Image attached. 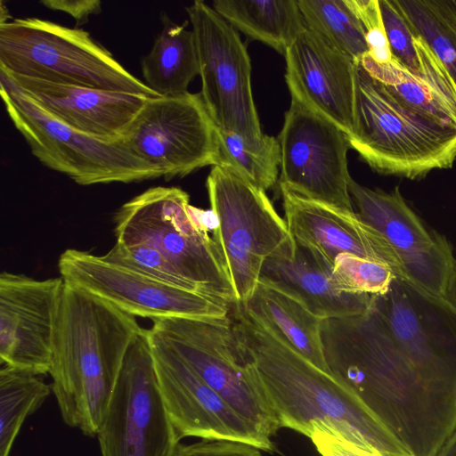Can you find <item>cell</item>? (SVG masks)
Returning a JSON list of instances; mask_svg holds the SVG:
<instances>
[{"label": "cell", "instance_id": "obj_1", "mask_svg": "<svg viewBox=\"0 0 456 456\" xmlns=\"http://www.w3.org/2000/svg\"><path fill=\"white\" fill-rule=\"evenodd\" d=\"M330 373L412 456H436L456 428V401L430 388L395 346L372 309L323 320Z\"/></svg>", "mask_w": 456, "mask_h": 456}, {"label": "cell", "instance_id": "obj_2", "mask_svg": "<svg viewBox=\"0 0 456 456\" xmlns=\"http://www.w3.org/2000/svg\"><path fill=\"white\" fill-rule=\"evenodd\" d=\"M230 315L245 362L281 428L309 438L326 431L384 456H412L349 388L298 354L243 304H232Z\"/></svg>", "mask_w": 456, "mask_h": 456}, {"label": "cell", "instance_id": "obj_3", "mask_svg": "<svg viewBox=\"0 0 456 456\" xmlns=\"http://www.w3.org/2000/svg\"><path fill=\"white\" fill-rule=\"evenodd\" d=\"M143 330L135 316L64 282L49 374L66 425L96 436L127 350Z\"/></svg>", "mask_w": 456, "mask_h": 456}, {"label": "cell", "instance_id": "obj_4", "mask_svg": "<svg viewBox=\"0 0 456 456\" xmlns=\"http://www.w3.org/2000/svg\"><path fill=\"white\" fill-rule=\"evenodd\" d=\"M354 115L350 148L379 174L419 180L456 159V127L402 102L359 62Z\"/></svg>", "mask_w": 456, "mask_h": 456}, {"label": "cell", "instance_id": "obj_5", "mask_svg": "<svg viewBox=\"0 0 456 456\" xmlns=\"http://www.w3.org/2000/svg\"><path fill=\"white\" fill-rule=\"evenodd\" d=\"M117 242L158 249L202 294L235 303L232 281L209 231L212 211L190 205L177 187H152L123 204L114 216Z\"/></svg>", "mask_w": 456, "mask_h": 456}, {"label": "cell", "instance_id": "obj_6", "mask_svg": "<svg viewBox=\"0 0 456 456\" xmlns=\"http://www.w3.org/2000/svg\"><path fill=\"white\" fill-rule=\"evenodd\" d=\"M0 71L59 85L159 96L87 31L38 18L0 23Z\"/></svg>", "mask_w": 456, "mask_h": 456}, {"label": "cell", "instance_id": "obj_7", "mask_svg": "<svg viewBox=\"0 0 456 456\" xmlns=\"http://www.w3.org/2000/svg\"><path fill=\"white\" fill-rule=\"evenodd\" d=\"M206 187L216 221L212 237L224 260L235 303L245 304L259 283L265 261L293 239L265 191L232 168L212 167Z\"/></svg>", "mask_w": 456, "mask_h": 456}, {"label": "cell", "instance_id": "obj_8", "mask_svg": "<svg viewBox=\"0 0 456 456\" xmlns=\"http://www.w3.org/2000/svg\"><path fill=\"white\" fill-rule=\"evenodd\" d=\"M0 94L12 124L32 154L75 183H127L161 177L156 167L136 156L122 139L94 137L59 122L1 71Z\"/></svg>", "mask_w": 456, "mask_h": 456}, {"label": "cell", "instance_id": "obj_9", "mask_svg": "<svg viewBox=\"0 0 456 456\" xmlns=\"http://www.w3.org/2000/svg\"><path fill=\"white\" fill-rule=\"evenodd\" d=\"M153 332L180 356L264 440L281 428L276 413L244 355L230 314L224 317H172L153 322Z\"/></svg>", "mask_w": 456, "mask_h": 456}, {"label": "cell", "instance_id": "obj_10", "mask_svg": "<svg viewBox=\"0 0 456 456\" xmlns=\"http://www.w3.org/2000/svg\"><path fill=\"white\" fill-rule=\"evenodd\" d=\"M96 437L101 456H175L181 439L160 394L148 330L127 350Z\"/></svg>", "mask_w": 456, "mask_h": 456}, {"label": "cell", "instance_id": "obj_11", "mask_svg": "<svg viewBox=\"0 0 456 456\" xmlns=\"http://www.w3.org/2000/svg\"><path fill=\"white\" fill-rule=\"evenodd\" d=\"M372 309L397 348L433 390L456 401V307L395 277Z\"/></svg>", "mask_w": 456, "mask_h": 456}, {"label": "cell", "instance_id": "obj_12", "mask_svg": "<svg viewBox=\"0 0 456 456\" xmlns=\"http://www.w3.org/2000/svg\"><path fill=\"white\" fill-rule=\"evenodd\" d=\"M192 28L203 102L219 129L263 137L251 88V63L236 29L197 0L185 8Z\"/></svg>", "mask_w": 456, "mask_h": 456}, {"label": "cell", "instance_id": "obj_13", "mask_svg": "<svg viewBox=\"0 0 456 456\" xmlns=\"http://www.w3.org/2000/svg\"><path fill=\"white\" fill-rule=\"evenodd\" d=\"M122 140L166 180L219 162L218 129L200 93L148 98Z\"/></svg>", "mask_w": 456, "mask_h": 456}, {"label": "cell", "instance_id": "obj_14", "mask_svg": "<svg viewBox=\"0 0 456 456\" xmlns=\"http://www.w3.org/2000/svg\"><path fill=\"white\" fill-rule=\"evenodd\" d=\"M65 283L98 296L134 316L152 322L172 317H224L231 305L187 290L87 251L68 248L58 260Z\"/></svg>", "mask_w": 456, "mask_h": 456}, {"label": "cell", "instance_id": "obj_15", "mask_svg": "<svg viewBox=\"0 0 456 456\" xmlns=\"http://www.w3.org/2000/svg\"><path fill=\"white\" fill-rule=\"evenodd\" d=\"M280 188L314 201L354 210L348 185L347 136L297 100L285 113L279 135Z\"/></svg>", "mask_w": 456, "mask_h": 456}, {"label": "cell", "instance_id": "obj_16", "mask_svg": "<svg viewBox=\"0 0 456 456\" xmlns=\"http://www.w3.org/2000/svg\"><path fill=\"white\" fill-rule=\"evenodd\" d=\"M160 394L182 440H225L273 452L256 431L161 337L148 330Z\"/></svg>", "mask_w": 456, "mask_h": 456}, {"label": "cell", "instance_id": "obj_17", "mask_svg": "<svg viewBox=\"0 0 456 456\" xmlns=\"http://www.w3.org/2000/svg\"><path fill=\"white\" fill-rule=\"evenodd\" d=\"M349 193L357 213L376 229L400 257L406 280L433 294H443L455 258L443 234L429 230L395 187L389 192L370 189L353 178Z\"/></svg>", "mask_w": 456, "mask_h": 456}, {"label": "cell", "instance_id": "obj_18", "mask_svg": "<svg viewBox=\"0 0 456 456\" xmlns=\"http://www.w3.org/2000/svg\"><path fill=\"white\" fill-rule=\"evenodd\" d=\"M61 277L0 275V362L37 376L49 373Z\"/></svg>", "mask_w": 456, "mask_h": 456}, {"label": "cell", "instance_id": "obj_19", "mask_svg": "<svg viewBox=\"0 0 456 456\" xmlns=\"http://www.w3.org/2000/svg\"><path fill=\"white\" fill-rule=\"evenodd\" d=\"M280 189L285 222L293 240L311 250L331 270L338 256L352 254L385 263L396 277H402V263L396 251L357 212Z\"/></svg>", "mask_w": 456, "mask_h": 456}, {"label": "cell", "instance_id": "obj_20", "mask_svg": "<svg viewBox=\"0 0 456 456\" xmlns=\"http://www.w3.org/2000/svg\"><path fill=\"white\" fill-rule=\"evenodd\" d=\"M284 57L291 98L349 136L354 128L356 62L328 45L306 26Z\"/></svg>", "mask_w": 456, "mask_h": 456}, {"label": "cell", "instance_id": "obj_21", "mask_svg": "<svg viewBox=\"0 0 456 456\" xmlns=\"http://www.w3.org/2000/svg\"><path fill=\"white\" fill-rule=\"evenodd\" d=\"M5 75L59 122L104 140L122 139L125 131L149 98Z\"/></svg>", "mask_w": 456, "mask_h": 456}, {"label": "cell", "instance_id": "obj_22", "mask_svg": "<svg viewBox=\"0 0 456 456\" xmlns=\"http://www.w3.org/2000/svg\"><path fill=\"white\" fill-rule=\"evenodd\" d=\"M330 272L311 250L293 240L265 261L259 282L290 296L322 320L368 313L373 296L338 290Z\"/></svg>", "mask_w": 456, "mask_h": 456}, {"label": "cell", "instance_id": "obj_23", "mask_svg": "<svg viewBox=\"0 0 456 456\" xmlns=\"http://www.w3.org/2000/svg\"><path fill=\"white\" fill-rule=\"evenodd\" d=\"M243 305L298 354L331 374L322 338L323 320L295 298L262 282Z\"/></svg>", "mask_w": 456, "mask_h": 456}, {"label": "cell", "instance_id": "obj_24", "mask_svg": "<svg viewBox=\"0 0 456 456\" xmlns=\"http://www.w3.org/2000/svg\"><path fill=\"white\" fill-rule=\"evenodd\" d=\"M162 28L150 52L142 58L144 84L159 96H173L188 92L191 80L199 75V62L192 30L187 23H175L161 14Z\"/></svg>", "mask_w": 456, "mask_h": 456}, {"label": "cell", "instance_id": "obj_25", "mask_svg": "<svg viewBox=\"0 0 456 456\" xmlns=\"http://www.w3.org/2000/svg\"><path fill=\"white\" fill-rule=\"evenodd\" d=\"M213 8L235 29L283 56L305 28L297 0H216Z\"/></svg>", "mask_w": 456, "mask_h": 456}, {"label": "cell", "instance_id": "obj_26", "mask_svg": "<svg viewBox=\"0 0 456 456\" xmlns=\"http://www.w3.org/2000/svg\"><path fill=\"white\" fill-rule=\"evenodd\" d=\"M305 26L328 45L355 62L369 52L352 0H297Z\"/></svg>", "mask_w": 456, "mask_h": 456}, {"label": "cell", "instance_id": "obj_27", "mask_svg": "<svg viewBox=\"0 0 456 456\" xmlns=\"http://www.w3.org/2000/svg\"><path fill=\"white\" fill-rule=\"evenodd\" d=\"M52 387L37 375L16 368L0 370V456H9L25 421L45 403Z\"/></svg>", "mask_w": 456, "mask_h": 456}, {"label": "cell", "instance_id": "obj_28", "mask_svg": "<svg viewBox=\"0 0 456 456\" xmlns=\"http://www.w3.org/2000/svg\"><path fill=\"white\" fill-rule=\"evenodd\" d=\"M456 86V0H395Z\"/></svg>", "mask_w": 456, "mask_h": 456}, {"label": "cell", "instance_id": "obj_29", "mask_svg": "<svg viewBox=\"0 0 456 456\" xmlns=\"http://www.w3.org/2000/svg\"><path fill=\"white\" fill-rule=\"evenodd\" d=\"M358 62L404 104L428 118L456 127V112L424 80L393 57L388 61L378 62L366 53Z\"/></svg>", "mask_w": 456, "mask_h": 456}, {"label": "cell", "instance_id": "obj_30", "mask_svg": "<svg viewBox=\"0 0 456 456\" xmlns=\"http://www.w3.org/2000/svg\"><path fill=\"white\" fill-rule=\"evenodd\" d=\"M218 129L219 162L266 191L277 182L281 163L278 138L264 134L256 141Z\"/></svg>", "mask_w": 456, "mask_h": 456}, {"label": "cell", "instance_id": "obj_31", "mask_svg": "<svg viewBox=\"0 0 456 456\" xmlns=\"http://www.w3.org/2000/svg\"><path fill=\"white\" fill-rule=\"evenodd\" d=\"M392 268L382 262L352 254H341L330 272L333 286L351 294L383 295L395 278Z\"/></svg>", "mask_w": 456, "mask_h": 456}, {"label": "cell", "instance_id": "obj_32", "mask_svg": "<svg viewBox=\"0 0 456 456\" xmlns=\"http://www.w3.org/2000/svg\"><path fill=\"white\" fill-rule=\"evenodd\" d=\"M102 256L112 263L138 271L174 286L200 293L158 249L150 245L144 243L124 244L116 241L108 253Z\"/></svg>", "mask_w": 456, "mask_h": 456}, {"label": "cell", "instance_id": "obj_33", "mask_svg": "<svg viewBox=\"0 0 456 456\" xmlns=\"http://www.w3.org/2000/svg\"><path fill=\"white\" fill-rule=\"evenodd\" d=\"M352 4L363 26L370 56L378 62L390 61L392 54L381 18L379 0H352Z\"/></svg>", "mask_w": 456, "mask_h": 456}, {"label": "cell", "instance_id": "obj_34", "mask_svg": "<svg viewBox=\"0 0 456 456\" xmlns=\"http://www.w3.org/2000/svg\"><path fill=\"white\" fill-rule=\"evenodd\" d=\"M261 450L250 444L225 441L201 440L180 444L175 456H262Z\"/></svg>", "mask_w": 456, "mask_h": 456}, {"label": "cell", "instance_id": "obj_35", "mask_svg": "<svg viewBox=\"0 0 456 456\" xmlns=\"http://www.w3.org/2000/svg\"><path fill=\"white\" fill-rule=\"evenodd\" d=\"M310 438L322 456H384L379 452L360 448L343 437L326 431H316Z\"/></svg>", "mask_w": 456, "mask_h": 456}, {"label": "cell", "instance_id": "obj_36", "mask_svg": "<svg viewBox=\"0 0 456 456\" xmlns=\"http://www.w3.org/2000/svg\"><path fill=\"white\" fill-rule=\"evenodd\" d=\"M41 4L51 10L69 14L77 26L87 22L90 15L102 12V3L98 0H45Z\"/></svg>", "mask_w": 456, "mask_h": 456}, {"label": "cell", "instance_id": "obj_37", "mask_svg": "<svg viewBox=\"0 0 456 456\" xmlns=\"http://www.w3.org/2000/svg\"><path fill=\"white\" fill-rule=\"evenodd\" d=\"M436 456H456V428L444 444Z\"/></svg>", "mask_w": 456, "mask_h": 456}, {"label": "cell", "instance_id": "obj_38", "mask_svg": "<svg viewBox=\"0 0 456 456\" xmlns=\"http://www.w3.org/2000/svg\"><path fill=\"white\" fill-rule=\"evenodd\" d=\"M445 298L456 307V258L453 271L446 289Z\"/></svg>", "mask_w": 456, "mask_h": 456}]
</instances>
